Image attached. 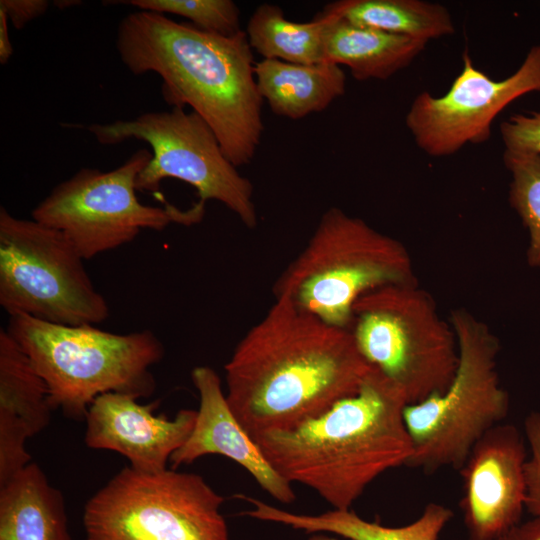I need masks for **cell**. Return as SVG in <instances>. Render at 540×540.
Here are the masks:
<instances>
[{
  "instance_id": "6da1fadb",
  "label": "cell",
  "mask_w": 540,
  "mask_h": 540,
  "mask_svg": "<svg viewBox=\"0 0 540 540\" xmlns=\"http://www.w3.org/2000/svg\"><path fill=\"white\" fill-rule=\"evenodd\" d=\"M227 402L254 439L355 394L372 367L347 328L275 300L225 364Z\"/></svg>"
},
{
  "instance_id": "7a4b0ae2",
  "label": "cell",
  "mask_w": 540,
  "mask_h": 540,
  "mask_svg": "<svg viewBox=\"0 0 540 540\" xmlns=\"http://www.w3.org/2000/svg\"><path fill=\"white\" fill-rule=\"evenodd\" d=\"M116 49L134 75H159L164 101L192 108L234 166L252 161L264 131V100L245 31L223 36L138 10L119 23Z\"/></svg>"
},
{
  "instance_id": "3957f363",
  "label": "cell",
  "mask_w": 540,
  "mask_h": 540,
  "mask_svg": "<svg viewBox=\"0 0 540 540\" xmlns=\"http://www.w3.org/2000/svg\"><path fill=\"white\" fill-rule=\"evenodd\" d=\"M403 392L372 368L359 390L294 427L254 438L273 468L336 510H349L378 476L412 455Z\"/></svg>"
},
{
  "instance_id": "277c9868",
  "label": "cell",
  "mask_w": 540,
  "mask_h": 540,
  "mask_svg": "<svg viewBox=\"0 0 540 540\" xmlns=\"http://www.w3.org/2000/svg\"><path fill=\"white\" fill-rule=\"evenodd\" d=\"M6 330L46 382L51 408L70 419L85 420L90 405L104 393L139 399L156 389L150 368L162 360L164 346L150 330L117 334L28 315L10 316Z\"/></svg>"
},
{
  "instance_id": "5b68a950",
  "label": "cell",
  "mask_w": 540,
  "mask_h": 540,
  "mask_svg": "<svg viewBox=\"0 0 540 540\" xmlns=\"http://www.w3.org/2000/svg\"><path fill=\"white\" fill-rule=\"evenodd\" d=\"M416 282L412 259L401 242L333 207L277 279L273 293L275 300L348 328L360 296L384 285Z\"/></svg>"
},
{
  "instance_id": "8992f818",
  "label": "cell",
  "mask_w": 540,
  "mask_h": 540,
  "mask_svg": "<svg viewBox=\"0 0 540 540\" xmlns=\"http://www.w3.org/2000/svg\"><path fill=\"white\" fill-rule=\"evenodd\" d=\"M449 321L459 355L452 381L443 392L403 411L413 449L406 466L427 473L445 467L459 471L475 443L509 411L497 369L496 335L467 309H453Z\"/></svg>"
},
{
  "instance_id": "52a82bcc",
  "label": "cell",
  "mask_w": 540,
  "mask_h": 540,
  "mask_svg": "<svg viewBox=\"0 0 540 540\" xmlns=\"http://www.w3.org/2000/svg\"><path fill=\"white\" fill-rule=\"evenodd\" d=\"M347 329L365 361L403 392L407 405L443 392L456 373L454 329L417 282L360 296Z\"/></svg>"
},
{
  "instance_id": "ba28073f",
  "label": "cell",
  "mask_w": 540,
  "mask_h": 540,
  "mask_svg": "<svg viewBox=\"0 0 540 540\" xmlns=\"http://www.w3.org/2000/svg\"><path fill=\"white\" fill-rule=\"evenodd\" d=\"M66 235L0 207V305L50 323L96 325L109 306Z\"/></svg>"
},
{
  "instance_id": "9c48e42d",
  "label": "cell",
  "mask_w": 540,
  "mask_h": 540,
  "mask_svg": "<svg viewBox=\"0 0 540 540\" xmlns=\"http://www.w3.org/2000/svg\"><path fill=\"white\" fill-rule=\"evenodd\" d=\"M223 501L200 475L126 466L86 502V540H229Z\"/></svg>"
},
{
  "instance_id": "30bf717a",
  "label": "cell",
  "mask_w": 540,
  "mask_h": 540,
  "mask_svg": "<svg viewBox=\"0 0 540 540\" xmlns=\"http://www.w3.org/2000/svg\"><path fill=\"white\" fill-rule=\"evenodd\" d=\"M151 158L143 148L111 171L82 168L51 190L32 210V219L63 232L85 260L131 242L142 229L199 222L205 212L199 201L181 210L138 200L136 180Z\"/></svg>"
},
{
  "instance_id": "8fae6325",
  "label": "cell",
  "mask_w": 540,
  "mask_h": 540,
  "mask_svg": "<svg viewBox=\"0 0 540 540\" xmlns=\"http://www.w3.org/2000/svg\"><path fill=\"white\" fill-rule=\"evenodd\" d=\"M85 128L103 145L134 139L151 147L152 158L137 177V190L157 192L162 180L178 179L196 189L199 202H221L246 227L256 226L252 183L238 172L213 130L195 112L173 107Z\"/></svg>"
},
{
  "instance_id": "7c38bea8",
  "label": "cell",
  "mask_w": 540,
  "mask_h": 540,
  "mask_svg": "<svg viewBox=\"0 0 540 540\" xmlns=\"http://www.w3.org/2000/svg\"><path fill=\"white\" fill-rule=\"evenodd\" d=\"M461 72L448 91L436 97L427 91L412 101L405 125L420 150L430 157H446L467 144L489 140L496 117L512 102L540 93V45H533L517 70L494 80L462 55Z\"/></svg>"
},
{
  "instance_id": "4fadbf2b",
  "label": "cell",
  "mask_w": 540,
  "mask_h": 540,
  "mask_svg": "<svg viewBox=\"0 0 540 540\" xmlns=\"http://www.w3.org/2000/svg\"><path fill=\"white\" fill-rule=\"evenodd\" d=\"M527 458L525 435L513 424L502 422L475 443L459 470L468 540H496L520 522Z\"/></svg>"
},
{
  "instance_id": "5bb4252c",
  "label": "cell",
  "mask_w": 540,
  "mask_h": 540,
  "mask_svg": "<svg viewBox=\"0 0 540 540\" xmlns=\"http://www.w3.org/2000/svg\"><path fill=\"white\" fill-rule=\"evenodd\" d=\"M158 402L142 405L124 393L108 392L90 405L85 421V444L125 456L138 472L155 474L191 434L197 411L181 409L173 419L155 415Z\"/></svg>"
},
{
  "instance_id": "9a60e30c",
  "label": "cell",
  "mask_w": 540,
  "mask_h": 540,
  "mask_svg": "<svg viewBox=\"0 0 540 540\" xmlns=\"http://www.w3.org/2000/svg\"><path fill=\"white\" fill-rule=\"evenodd\" d=\"M191 378L199 392L200 405L191 434L170 458L172 469L206 455H222L249 472L275 500L286 504L295 501L292 484L273 468L234 415L216 371L208 366H197Z\"/></svg>"
},
{
  "instance_id": "2e32d148",
  "label": "cell",
  "mask_w": 540,
  "mask_h": 540,
  "mask_svg": "<svg viewBox=\"0 0 540 540\" xmlns=\"http://www.w3.org/2000/svg\"><path fill=\"white\" fill-rule=\"evenodd\" d=\"M48 387L28 355L0 330V485L31 462L28 438L50 423Z\"/></svg>"
},
{
  "instance_id": "e0dca14e",
  "label": "cell",
  "mask_w": 540,
  "mask_h": 540,
  "mask_svg": "<svg viewBox=\"0 0 540 540\" xmlns=\"http://www.w3.org/2000/svg\"><path fill=\"white\" fill-rule=\"evenodd\" d=\"M326 19L325 62L347 66L358 81L386 80L408 67L427 41L352 24L321 12Z\"/></svg>"
},
{
  "instance_id": "ac0fdd59",
  "label": "cell",
  "mask_w": 540,
  "mask_h": 540,
  "mask_svg": "<svg viewBox=\"0 0 540 540\" xmlns=\"http://www.w3.org/2000/svg\"><path fill=\"white\" fill-rule=\"evenodd\" d=\"M0 540H71L63 495L34 462L0 485Z\"/></svg>"
},
{
  "instance_id": "d6986e66",
  "label": "cell",
  "mask_w": 540,
  "mask_h": 540,
  "mask_svg": "<svg viewBox=\"0 0 540 540\" xmlns=\"http://www.w3.org/2000/svg\"><path fill=\"white\" fill-rule=\"evenodd\" d=\"M254 70L259 93L273 113L293 120L325 110L346 89L344 70L328 62L305 65L263 59Z\"/></svg>"
},
{
  "instance_id": "ffe728a7",
  "label": "cell",
  "mask_w": 540,
  "mask_h": 540,
  "mask_svg": "<svg viewBox=\"0 0 540 540\" xmlns=\"http://www.w3.org/2000/svg\"><path fill=\"white\" fill-rule=\"evenodd\" d=\"M243 499L253 506L246 512L252 518L280 523L310 534L327 533L348 540H438L441 531L453 517L451 509L430 502L412 523L387 527L367 521L351 509H333L319 515H304L282 510L251 497L243 496Z\"/></svg>"
},
{
  "instance_id": "44dd1931",
  "label": "cell",
  "mask_w": 540,
  "mask_h": 540,
  "mask_svg": "<svg viewBox=\"0 0 540 540\" xmlns=\"http://www.w3.org/2000/svg\"><path fill=\"white\" fill-rule=\"evenodd\" d=\"M323 12L355 25L427 42L455 31L446 7L421 0H340L327 4Z\"/></svg>"
},
{
  "instance_id": "7402d4cb",
  "label": "cell",
  "mask_w": 540,
  "mask_h": 540,
  "mask_svg": "<svg viewBox=\"0 0 540 540\" xmlns=\"http://www.w3.org/2000/svg\"><path fill=\"white\" fill-rule=\"evenodd\" d=\"M325 26L321 13L309 22H294L279 6L264 3L249 18L245 32L251 48L263 59L311 65L325 62Z\"/></svg>"
},
{
  "instance_id": "603a6c76",
  "label": "cell",
  "mask_w": 540,
  "mask_h": 540,
  "mask_svg": "<svg viewBox=\"0 0 540 540\" xmlns=\"http://www.w3.org/2000/svg\"><path fill=\"white\" fill-rule=\"evenodd\" d=\"M511 181L509 202L529 235L527 263L540 267V153L504 150Z\"/></svg>"
},
{
  "instance_id": "cb8c5ba5",
  "label": "cell",
  "mask_w": 540,
  "mask_h": 540,
  "mask_svg": "<svg viewBox=\"0 0 540 540\" xmlns=\"http://www.w3.org/2000/svg\"><path fill=\"white\" fill-rule=\"evenodd\" d=\"M105 3L130 5L141 11L182 16L201 30L223 36H232L242 31L240 10L231 0H120Z\"/></svg>"
},
{
  "instance_id": "d4e9b609",
  "label": "cell",
  "mask_w": 540,
  "mask_h": 540,
  "mask_svg": "<svg viewBox=\"0 0 540 540\" xmlns=\"http://www.w3.org/2000/svg\"><path fill=\"white\" fill-rule=\"evenodd\" d=\"M524 435L530 450L525 463V509L533 516H540V412L526 416Z\"/></svg>"
},
{
  "instance_id": "484cf974",
  "label": "cell",
  "mask_w": 540,
  "mask_h": 540,
  "mask_svg": "<svg viewBox=\"0 0 540 540\" xmlns=\"http://www.w3.org/2000/svg\"><path fill=\"white\" fill-rule=\"evenodd\" d=\"M499 130L505 150L540 153V111L514 114Z\"/></svg>"
},
{
  "instance_id": "4316f807",
  "label": "cell",
  "mask_w": 540,
  "mask_h": 540,
  "mask_svg": "<svg viewBox=\"0 0 540 540\" xmlns=\"http://www.w3.org/2000/svg\"><path fill=\"white\" fill-rule=\"evenodd\" d=\"M47 0H1L0 10H3L15 29L20 30L27 23L43 15L48 7Z\"/></svg>"
},
{
  "instance_id": "83f0119b",
  "label": "cell",
  "mask_w": 540,
  "mask_h": 540,
  "mask_svg": "<svg viewBox=\"0 0 540 540\" xmlns=\"http://www.w3.org/2000/svg\"><path fill=\"white\" fill-rule=\"evenodd\" d=\"M496 540H540V516L526 522H519Z\"/></svg>"
},
{
  "instance_id": "f1b7e54d",
  "label": "cell",
  "mask_w": 540,
  "mask_h": 540,
  "mask_svg": "<svg viewBox=\"0 0 540 540\" xmlns=\"http://www.w3.org/2000/svg\"><path fill=\"white\" fill-rule=\"evenodd\" d=\"M8 17L0 10V63L6 64L13 54V47L8 32Z\"/></svg>"
},
{
  "instance_id": "f546056e",
  "label": "cell",
  "mask_w": 540,
  "mask_h": 540,
  "mask_svg": "<svg viewBox=\"0 0 540 540\" xmlns=\"http://www.w3.org/2000/svg\"><path fill=\"white\" fill-rule=\"evenodd\" d=\"M308 540H340L336 537L329 536L327 533H313Z\"/></svg>"
},
{
  "instance_id": "4dcf8cb0",
  "label": "cell",
  "mask_w": 540,
  "mask_h": 540,
  "mask_svg": "<svg viewBox=\"0 0 540 540\" xmlns=\"http://www.w3.org/2000/svg\"><path fill=\"white\" fill-rule=\"evenodd\" d=\"M77 1H55V5L58 7V8H67L71 5H76V4H71V3H76Z\"/></svg>"
}]
</instances>
